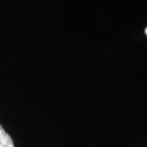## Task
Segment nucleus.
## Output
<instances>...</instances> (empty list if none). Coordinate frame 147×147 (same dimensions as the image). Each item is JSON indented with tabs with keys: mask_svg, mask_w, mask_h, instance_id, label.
Segmentation results:
<instances>
[{
	"mask_svg": "<svg viewBox=\"0 0 147 147\" xmlns=\"http://www.w3.org/2000/svg\"><path fill=\"white\" fill-rule=\"evenodd\" d=\"M0 147H14L11 138L0 125Z\"/></svg>",
	"mask_w": 147,
	"mask_h": 147,
	"instance_id": "f257e3e1",
	"label": "nucleus"
},
{
	"mask_svg": "<svg viewBox=\"0 0 147 147\" xmlns=\"http://www.w3.org/2000/svg\"><path fill=\"white\" fill-rule=\"evenodd\" d=\"M145 34L147 35V27H146V29H145Z\"/></svg>",
	"mask_w": 147,
	"mask_h": 147,
	"instance_id": "f03ea898",
	"label": "nucleus"
}]
</instances>
